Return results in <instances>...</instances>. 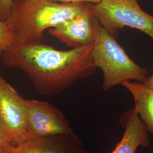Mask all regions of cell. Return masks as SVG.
I'll list each match as a JSON object with an SVG mask.
<instances>
[{"label":"cell","mask_w":153,"mask_h":153,"mask_svg":"<svg viewBox=\"0 0 153 153\" xmlns=\"http://www.w3.org/2000/svg\"><path fill=\"white\" fill-rule=\"evenodd\" d=\"M94 19L91 4L86 3L79 13L50 28L49 33L71 48L88 45L94 40Z\"/></svg>","instance_id":"52a82bcc"},{"label":"cell","mask_w":153,"mask_h":153,"mask_svg":"<svg viewBox=\"0 0 153 153\" xmlns=\"http://www.w3.org/2000/svg\"><path fill=\"white\" fill-rule=\"evenodd\" d=\"M134 1H138V0H134Z\"/></svg>","instance_id":"2e32d148"},{"label":"cell","mask_w":153,"mask_h":153,"mask_svg":"<svg viewBox=\"0 0 153 153\" xmlns=\"http://www.w3.org/2000/svg\"><path fill=\"white\" fill-rule=\"evenodd\" d=\"M53 2L60 3H77V2H85L97 4L100 2L102 0H50Z\"/></svg>","instance_id":"5bb4252c"},{"label":"cell","mask_w":153,"mask_h":153,"mask_svg":"<svg viewBox=\"0 0 153 153\" xmlns=\"http://www.w3.org/2000/svg\"><path fill=\"white\" fill-rule=\"evenodd\" d=\"M93 16L104 29L116 38L124 27L141 31L153 39V16L142 10L137 1L102 0L91 4Z\"/></svg>","instance_id":"277c9868"},{"label":"cell","mask_w":153,"mask_h":153,"mask_svg":"<svg viewBox=\"0 0 153 153\" xmlns=\"http://www.w3.org/2000/svg\"><path fill=\"white\" fill-rule=\"evenodd\" d=\"M86 3H60L50 0H14L6 22L14 45L43 43L45 30L76 16Z\"/></svg>","instance_id":"7a4b0ae2"},{"label":"cell","mask_w":153,"mask_h":153,"mask_svg":"<svg viewBox=\"0 0 153 153\" xmlns=\"http://www.w3.org/2000/svg\"><path fill=\"white\" fill-rule=\"evenodd\" d=\"M124 133L120 141L110 153H136L140 147H148L150 140L146 127L134 108L121 115Z\"/></svg>","instance_id":"9c48e42d"},{"label":"cell","mask_w":153,"mask_h":153,"mask_svg":"<svg viewBox=\"0 0 153 153\" xmlns=\"http://www.w3.org/2000/svg\"><path fill=\"white\" fill-rule=\"evenodd\" d=\"M14 0H0V21L5 22L9 16Z\"/></svg>","instance_id":"7c38bea8"},{"label":"cell","mask_w":153,"mask_h":153,"mask_svg":"<svg viewBox=\"0 0 153 153\" xmlns=\"http://www.w3.org/2000/svg\"><path fill=\"white\" fill-rule=\"evenodd\" d=\"M94 28L93 59L97 68L103 72L104 91L128 81L145 82L147 69L133 60L116 38L108 33L95 17Z\"/></svg>","instance_id":"3957f363"},{"label":"cell","mask_w":153,"mask_h":153,"mask_svg":"<svg viewBox=\"0 0 153 153\" xmlns=\"http://www.w3.org/2000/svg\"><path fill=\"white\" fill-rule=\"evenodd\" d=\"M131 94L134 108L148 133L153 134V88L143 82L128 81L122 85Z\"/></svg>","instance_id":"30bf717a"},{"label":"cell","mask_w":153,"mask_h":153,"mask_svg":"<svg viewBox=\"0 0 153 153\" xmlns=\"http://www.w3.org/2000/svg\"><path fill=\"white\" fill-rule=\"evenodd\" d=\"M27 109L31 138L74 134L62 112L49 102L27 99Z\"/></svg>","instance_id":"8992f818"},{"label":"cell","mask_w":153,"mask_h":153,"mask_svg":"<svg viewBox=\"0 0 153 153\" xmlns=\"http://www.w3.org/2000/svg\"><path fill=\"white\" fill-rule=\"evenodd\" d=\"M143 83L149 88H153V73L151 76L147 78L145 82H143Z\"/></svg>","instance_id":"9a60e30c"},{"label":"cell","mask_w":153,"mask_h":153,"mask_svg":"<svg viewBox=\"0 0 153 153\" xmlns=\"http://www.w3.org/2000/svg\"><path fill=\"white\" fill-rule=\"evenodd\" d=\"M15 44L11 28L7 22L0 21V58L2 54Z\"/></svg>","instance_id":"8fae6325"},{"label":"cell","mask_w":153,"mask_h":153,"mask_svg":"<svg viewBox=\"0 0 153 153\" xmlns=\"http://www.w3.org/2000/svg\"><path fill=\"white\" fill-rule=\"evenodd\" d=\"M9 153H88L76 134L33 138L13 146Z\"/></svg>","instance_id":"ba28073f"},{"label":"cell","mask_w":153,"mask_h":153,"mask_svg":"<svg viewBox=\"0 0 153 153\" xmlns=\"http://www.w3.org/2000/svg\"><path fill=\"white\" fill-rule=\"evenodd\" d=\"M93 47V43L66 51L43 43L14 45L1 59L6 67L23 71L39 94L48 96L62 93L93 75L97 69Z\"/></svg>","instance_id":"6da1fadb"},{"label":"cell","mask_w":153,"mask_h":153,"mask_svg":"<svg viewBox=\"0 0 153 153\" xmlns=\"http://www.w3.org/2000/svg\"><path fill=\"white\" fill-rule=\"evenodd\" d=\"M0 131L16 146L31 139L27 99L23 98L0 73Z\"/></svg>","instance_id":"5b68a950"},{"label":"cell","mask_w":153,"mask_h":153,"mask_svg":"<svg viewBox=\"0 0 153 153\" xmlns=\"http://www.w3.org/2000/svg\"><path fill=\"white\" fill-rule=\"evenodd\" d=\"M13 146L7 141L2 132L0 131V153H9Z\"/></svg>","instance_id":"4fadbf2b"}]
</instances>
